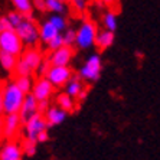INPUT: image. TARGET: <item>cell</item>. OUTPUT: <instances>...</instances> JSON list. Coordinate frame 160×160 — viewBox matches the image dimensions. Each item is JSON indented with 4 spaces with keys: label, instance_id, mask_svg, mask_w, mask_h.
<instances>
[{
    "label": "cell",
    "instance_id": "6da1fadb",
    "mask_svg": "<svg viewBox=\"0 0 160 160\" xmlns=\"http://www.w3.org/2000/svg\"><path fill=\"white\" fill-rule=\"evenodd\" d=\"M2 97H3V111L4 114H15L20 112L26 94L16 85L15 81H9L2 87Z\"/></svg>",
    "mask_w": 160,
    "mask_h": 160
},
{
    "label": "cell",
    "instance_id": "7a4b0ae2",
    "mask_svg": "<svg viewBox=\"0 0 160 160\" xmlns=\"http://www.w3.org/2000/svg\"><path fill=\"white\" fill-rule=\"evenodd\" d=\"M16 32L20 36L22 42L28 48H35L41 42V33H39V25L33 20L32 16H26L23 22L16 28Z\"/></svg>",
    "mask_w": 160,
    "mask_h": 160
},
{
    "label": "cell",
    "instance_id": "3957f363",
    "mask_svg": "<svg viewBox=\"0 0 160 160\" xmlns=\"http://www.w3.org/2000/svg\"><path fill=\"white\" fill-rule=\"evenodd\" d=\"M97 35L98 30L95 23L91 22V20H84L77 29V43H75V46L82 49V51L92 48V46H95Z\"/></svg>",
    "mask_w": 160,
    "mask_h": 160
},
{
    "label": "cell",
    "instance_id": "277c9868",
    "mask_svg": "<svg viewBox=\"0 0 160 160\" xmlns=\"http://www.w3.org/2000/svg\"><path fill=\"white\" fill-rule=\"evenodd\" d=\"M0 51L16 56H20L25 52V43L22 42L16 29L0 32Z\"/></svg>",
    "mask_w": 160,
    "mask_h": 160
},
{
    "label": "cell",
    "instance_id": "5b68a950",
    "mask_svg": "<svg viewBox=\"0 0 160 160\" xmlns=\"http://www.w3.org/2000/svg\"><path fill=\"white\" fill-rule=\"evenodd\" d=\"M101 71H102V61L98 53H91L87 58V61L82 63V67L79 68V77L82 81L87 82H95L100 79Z\"/></svg>",
    "mask_w": 160,
    "mask_h": 160
},
{
    "label": "cell",
    "instance_id": "8992f818",
    "mask_svg": "<svg viewBox=\"0 0 160 160\" xmlns=\"http://www.w3.org/2000/svg\"><path fill=\"white\" fill-rule=\"evenodd\" d=\"M49 126L46 123V118H45L43 112H36L35 116H32L30 118H28L25 123H23V134H25V138H29V140H33L38 143V137L42 131L48 130Z\"/></svg>",
    "mask_w": 160,
    "mask_h": 160
},
{
    "label": "cell",
    "instance_id": "52a82bcc",
    "mask_svg": "<svg viewBox=\"0 0 160 160\" xmlns=\"http://www.w3.org/2000/svg\"><path fill=\"white\" fill-rule=\"evenodd\" d=\"M72 74L74 72L71 71V68L69 67H61V65H51L49 68V71L46 72V78L53 84L55 88L58 87H65L69 82L71 79Z\"/></svg>",
    "mask_w": 160,
    "mask_h": 160
},
{
    "label": "cell",
    "instance_id": "ba28073f",
    "mask_svg": "<svg viewBox=\"0 0 160 160\" xmlns=\"http://www.w3.org/2000/svg\"><path fill=\"white\" fill-rule=\"evenodd\" d=\"M55 91V87L46 77H39L35 81L33 88H32V94L36 97L38 101H45V100H51Z\"/></svg>",
    "mask_w": 160,
    "mask_h": 160
},
{
    "label": "cell",
    "instance_id": "9c48e42d",
    "mask_svg": "<svg viewBox=\"0 0 160 160\" xmlns=\"http://www.w3.org/2000/svg\"><path fill=\"white\" fill-rule=\"evenodd\" d=\"M72 58H74V49L72 46L63 45L62 48L51 51L46 59L51 62V65H61V67H69Z\"/></svg>",
    "mask_w": 160,
    "mask_h": 160
},
{
    "label": "cell",
    "instance_id": "30bf717a",
    "mask_svg": "<svg viewBox=\"0 0 160 160\" xmlns=\"http://www.w3.org/2000/svg\"><path fill=\"white\" fill-rule=\"evenodd\" d=\"M20 128H23V120L19 112L4 114V137L13 140L20 133Z\"/></svg>",
    "mask_w": 160,
    "mask_h": 160
},
{
    "label": "cell",
    "instance_id": "8fae6325",
    "mask_svg": "<svg viewBox=\"0 0 160 160\" xmlns=\"http://www.w3.org/2000/svg\"><path fill=\"white\" fill-rule=\"evenodd\" d=\"M25 154L22 144H19L15 140H9L6 144L0 149V160H22Z\"/></svg>",
    "mask_w": 160,
    "mask_h": 160
},
{
    "label": "cell",
    "instance_id": "7c38bea8",
    "mask_svg": "<svg viewBox=\"0 0 160 160\" xmlns=\"http://www.w3.org/2000/svg\"><path fill=\"white\" fill-rule=\"evenodd\" d=\"M43 114H45V118H46V123H48L49 127L59 126L68 117V111H65L59 105H49V108Z\"/></svg>",
    "mask_w": 160,
    "mask_h": 160
},
{
    "label": "cell",
    "instance_id": "4fadbf2b",
    "mask_svg": "<svg viewBox=\"0 0 160 160\" xmlns=\"http://www.w3.org/2000/svg\"><path fill=\"white\" fill-rule=\"evenodd\" d=\"M36 112H39V101L36 100L32 92L26 94V97H25V101H23V105L20 108V117H22L23 123L26 121L28 118H30L32 116H35Z\"/></svg>",
    "mask_w": 160,
    "mask_h": 160
},
{
    "label": "cell",
    "instance_id": "5bb4252c",
    "mask_svg": "<svg viewBox=\"0 0 160 160\" xmlns=\"http://www.w3.org/2000/svg\"><path fill=\"white\" fill-rule=\"evenodd\" d=\"M20 58H22L25 62L29 65L32 69H33V72H36V69L39 68V65H41L42 62H43V55H42V52L39 51V49L35 46V48H28L25 49V52L20 55Z\"/></svg>",
    "mask_w": 160,
    "mask_h": 160
},
{
    "label": "cell",
    "instance_id": "9a60e30c",
    "mask_svg": "<svg viewBox=\"0 0 160 160\" xmlns=\"http://www.w3.org/2000/svg\"><path fill=\"white\" fill-rule=\"evenodd\" d=\"M39 33H41V42L42 43H48L49 41H52L56 35H59L61 32L56 29V26L53 25L51 20H45L39 25Z\"/></svg>",
    "mask_w": 160,
    "mask_h": 160
},
{
    "label": "cell",
    "instance_id": "2e32d148",
    "mask_svg": "<svg viewBox=\"0 0 160 160\" xmlns=\"http://www.w3.org/2000/svg\"><path fill=\"white\" fill-rule=\"evenodd\" d=\"M114 41H116L114 32H112V30H108V29H104V30H101V32H98L97 39H95V46L104 51V49L110 48V46L114 43Z\"/></svg>",
    "mask_w": 160,
    "mask_h": 160
},
{
    "label": "cell",
    "instance_id": "e0dca14e",
    "mask_svg": "<svg viewBox=\"0 0 160 160\" xmlns=\"http://www.w3.org/2000/svg\"><path fill=\"white\" fill-rule=\"evenodd\" d=\"M81 81H82V78L79 77V74H72L69 82L65 85V92L69 94L74 98H78V95L82 92V89H84V85H82Z\"/></svg>",
    "mask_w": 160,
    "mask_h": 160
},
{
    "label": "cell",
    "instance_id": "ac0fdd59",
    "mask_svg": "<svg viewBox=\"0 0 160 160\" xmlns=\"http://www.w3.org/2000/svg\"><path fill=\"white\" fill-rule=\"evenodd\" d=\"M10 3L16 12H19V13H22L25 16H32V13L35 10L33 0H10Z\"/></svg>",
    "mask_w": 160,
    "mask_h": 160
},
{
    "label": "cell",
    "instance_id": "d6986e66",
    "mask_svg": "<svg viewBox=\"0 0 160 160\" xmlns=\"http://www.w3.org/2000/svg\"><path fill=\"white\" fill-rule=\"evenodd\" d=\"M18 61H19V56L12 55V53H8V52H2V51H0V67L3 68L4 71L13 72L15 71V68H16V65H18Z\"/></svg>",
    "mask_w": 160,
    "mask_h": 160
},
{
    "label": "cell",
    "instance_id": "ffe728a7",
    "mask_svg": "<svg viewBox=\"0 0 160 160\" xmlns=\"http://www.w3.org/2000/svg\"><path fill=\"white\" fill-rule=\"evenodd\" d=\"M56 105H59L61 108H63L65 111L72 112L75 110V98L71 97L69 94H67L63 91L62 94H59L56 97Z\"/></svg>",
    "mask_w": 160,
    "mask_h": 160
},
{
    "label": "cell",
    "instance_id": "44dd1931",
    "mask_svg": "<svg viewBox=\"0 0 160 160\" xmlns=\"http://www.w3.org/2000/svg\"><path fill=\"white\" fill-rule=\"evenodd\" d=\"M46 12L55 15H63L65 12H68V8L63 0H46Z\"/></svg>",
    "mask_w": 160,
    "mask_h": 160
},
{
    "label": "cell",
    "instance_id": "7402d4cb",
    "mask_svg": "<svg viewBox=\"0 0 160 160\" xmlns=\"http://www.w3.org/2000/svg\"><path fill=\"white\" fill-rule=\"evenodd\" d=\"M102 26H104V29L112 30V32L117 30L118 19H117V15L112 10H107L104 15H102Z\"/></svg>",
    "mask_w": 160,
    "mask_h": 160
},
{
    "label": "cell",
    "instance_id": "603a6c76",
    "mask_svg": "<svg viewBox=\"0 0 160 160\" xmlns=\"http://www.w3.org/2000/svg\"><path fill=\"white\" fill-rule=\"evenodd\" d=\"M13 81L16 82V85L22 89L25 94L32 92V88H33V84H35L32 77H15Z\"/></svg>",
    "mask_w": 160,
    "mask_h": 160
},
{
    "label": "cell",
    "instance_id": "cb8c5ba5",
    "mask_svg": "<svg viewBox=\"0 0 160 160\" xmlns=\"http://www.w3.org/2000/svg\"><path fill=\"white\" fill-rule=\"evenodd\" d=\"M15 75L16 77H32V74H33V69L28 65L25 61L19 56V61H18V65H16L15 68Z\"/></svg>",
    "mask_w": 160,
    "mask_h": 160
},
{
    "label": "cell",
    "instance_id": "d4e9b609",
    "mask_svg": "<svg viewBox=\"0 0 160 160\" xmlns=\"http://www.w3.org/2000/svg\"><path fill=\"white\" fill-rule=\"evenodd\" d=\"M49 20L55 25L56 29L59 30L61 33H62L63 30L68 28V20H67V18H65L63 15H55V13H52V15L49 16Z\"/></svg>",
    "mask_w": 160,
    "mask_h": 160
},
{
    "label": "cell",
    "instance_id": "484cf974",
    "mask_svg": "<svg viewBox=\"0 0 160 160\" xmlns=\"http://www.w3.org/2000/svg\"><path fill=\"white\" fill-rule=\"evenodd\" d=\"M62 35H63V42H65L67 46H75V43H77V29L67 28L62 32Z\"/></svg>",
    "mask_w": 160,
    "mask_h": 160
},
{
    "label": "cell",
    "instance_id": "4316f807",
    "mask_svg": "<svg viewBox=\"0 0 160 160\" xmlns=\"http://www.w3.org/2000/svg\"><path fill=\"white\" fill-rule=\"evenodd\" d=\"M22 149H23V153L26 156H33L36 153V149H38V143L33 142V140H29V138H25L22 142Z\"/></svg>",
    "mask_w": 160,
    "mask_h": 160
},
{
    "label": "cell",
    "instance_id": "83f0119b",
    "mask_svg": "<svg viewBox=\"0 0 160 160\" xmlns=\"http://www.w3.org/2000/svg\"><path fill=\"white\" fill-rule=\"evenodd\" d=\"M63 45H65V42H63V35L59 33V35H56L52 41H49L48 43H46V46H48L49 51H55V49L62 48Z\"/></svg>",
    "mask_w": 160,
    "mask_h": 160
},
{
    "label": "cell",
    "instance_id": "f1b7e54d",
    "mask_svg": "<svg viewBox=\"0 0 160 160\" xmlns=\"http://www.w3.org/2000/svg\"><path fill=\"white\" fill-rule=\"evenodd\" d=\"M8 18H9V20H10L13 29H16V28L23 22V19L26 18V16L22 15V13H19V12H16V10H13V12H10V13L8 15Z\"/></svg>",
    "mask_w": 160,
    "mask_h": 160
},
{
    "label": "cell",
    "instance_id": "f546056e",
    "mask_svg": "<svg viewBox=\"0 0 160 160\" xmlns=\"http://www.w3.org/2000/svg\"><path fill=\"white\" fill-rule=\"evenodd\" d=\"M69 3L78 13H84L88 8V0H69Z\"/></svg>",
    "mask_w": 160,
    "mask_h": 160
},
{
    "label": "cell",
    "instance_id": "4dcf8cb0",
    "mask_svg": "<svg viewBox=\"0 0 160 160\" xmlns=\"http://www.w3.org/2000/svg\"><path fill=\"white\" fill-rule=\"evenodd\" d=\"M10 29H13V26H12L8 15L0 16V32H6V30H10Z\"/></svg>",
    "mask_w": 160,
    "mask_h": 160
},
{
    "label": "cell",
    "instance_id": "1f68e13d",
    "mask_svg": "<svg viewBox=\"0 0 160 160\" xmlns=\"http://www.w3.org/2000/svg\"><path fill=\"white\" fill-rule=\"evenodd\" d=\"M49 68H51V62H49L48 59H45L43 62L39 65V68L36 69V74L39 75V77H45V75H46V72L49 71Z\"/></svg>",
    "mask_w": 160,
    "mask_h": 160
},
{
    "label": "cell",
    "instance_id": "d6a6232c",
    "mask_svg": "<svg viewBox=\"0 0 160 160\" xmlns=\"http://www.w3.org/2000/svg\"><path fill=\"white\" fill-rule=\"evenodd\" d=\"M33 6L38 12H46V0H33Z\"/></svg>",
    "mask_w": 160,
    "mask_h": 160
},
{
    "label": "cell",
    "instance_id": "836d02e7",
    "mask_svg": "<svg viewBox=\"0 0 160 160\" xmlns=\"http://www.w3.org/2000/svg\"><path fill=\"white\" fill-rule=\"evenodd\" d=\"M48 140H49V133H48V130H45L39 134V137H38V144H42V143L48 142Z\"/></svg>",
    "mask_w": 160,
    "mask_h": 160
},
{
    "label": "cell",
    "instance_id": "e575fe53",
    "mask_svg": "<svg viewBox=\"0 0 160 160\" xmlns=\"http://www.w3.org/2000/svg\"><path fill=\"white\" fill-rule=\"evenodd\" d=\"M49 100H45V101H39V112H45L46 110L49 108Z\"/></svg>",
    "mask_w": 160,
    "mask_h": 160
},
{
    "label": "cell",
    "instance_id": "d590c367",
    "mask_svg": "<svg viewBox=\"0 0 160 160\" xmlns=\"http://www.w3.org/2000/svg\"><path fill=\"white\" fill-rule=\"evenodd\" d=\"M4 138V117L0 114V142Z\"/></svg>",
    "mask_w": 160,
    "mask_h": 160
},
{
    "label": "cell",
    "instance_id": "8d00e7d4",
    "mask_svg": "<svg viewBox=\"0 0 160 160\" xmlns=\"http://www.w3.org/2000/svg\"><path fill=\"white\" fill-rule=\"evenodd\" d=\"M87 95H88V91H87V89L84 88V89H82V92L78 95V98H77V100H79V101H85V100H87Z\"/></svg>",
    "mask_w": 160,
    "mask_h": 160
},
{
    "label": "cell",
    "instance_id": "74e56055",
    "mask_svg": "<svg viewBox=\"0 0 160 160\" xmlns=\"http://www.w3.org/2000/svg\"><path fill=\"white\" fill-rule=\"evenodd\" d=\"M0 114H4V111H3V97H2V91H0Z\"/></svg>",
    "mask_w": 160,
    "mask_h": 160
},
{
    "label": "cell",
    "instance_id": "f35d334b",
    "mask_svg": "<svg viewBox=\"0 0 160 160\" xmlns=\"http://www.w3.org/2000/svg\"><path fill=\"white\" fill-rule=\"evenodd\" d=\"M100 2H102L105 6H110V4H112L114 2H116V0H100Z\"/></svg>",
    "mask_w": 160,
    "mask_h": 160
},
{
    "label": "cell",
    "instance_id": "ab89813d",
    "mask_svg": "<svg viewBox=\"0 0 160 160\" xmlns=\"http://www.w3.org/2000/svg\"><path fill=\"white\" fill-rule=\"evenodd\" d=\"M63 2H67V0H63Z\"/></svg>",
    "mask_w": 160,
    "mask_h": 160
},
{
    "label": "cell",
    "instance_id": "60d3db41",
    "mask_svg": "<svg viewBox=\"0 0 160 160\" xmlns=\"http://www.w3.org/2000/svg\"><path fill=\"white\" fill-rule=\"evenodd\" d=\"M68 2H69V0H68Z\"/></svg>",
    "mask_w": 160,
    "mask_h": 160
}]
</instances>
